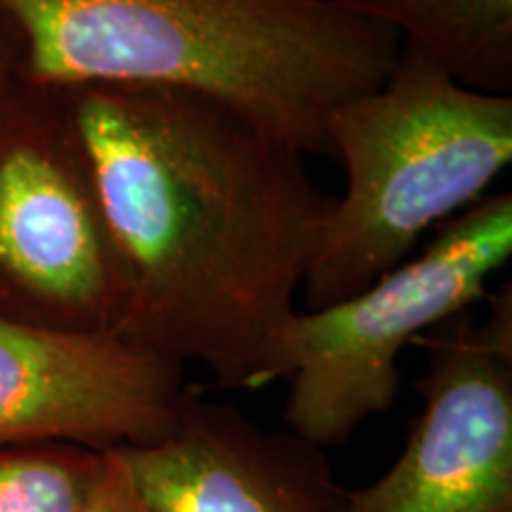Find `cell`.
<instances>
[{"label":"cell","instance_id":"6da1fadb","mask_svg":"<svg viewBox=\"0 0 512 512\" xmlns=\"http://www.w3.org/2000/svg\"><path fill=\"white\" fill-rule=\"evenodd\" d=\"M67 98L126 275L117 335L256 389L330 207L306 155L197 93L86 86Z\"/></svg>","mask_w":512,"mask_h":512},{"label":"cell","instance_id":"7a4b0ae2","mask_svg":"<svg viewBox=\"0 0 512 512\" xmlns=\"http://www.w3.org/2000/svg\"><path fill=\"white\" fill-rule=\"evenodd\" d=\"M19 79L43 88L147 86L226 102L309 155L328 121L380 86L392 31L337 0H0Z\"/></svg>","mask_w":512,"mask_h":512},{"label":"cell","instance_id":"3957f363","mask_svg":"<svg viewBox=\"0 0 512 512\" xmlns=\"http://www.w3.org/2000/svg\"><path fill=\"white\" fill-rule=\"evenodd\" d=\"M325 138L344 190L306 266V309L354 297L489 195L512 162V95L467 88L401 46L387 79L344 102Z\"/></svg>","mask_w":512,"mask_h":512},{"label":"cell","instance_id":"277c9868","mask_svg":"<svg viewBox=\"0 0 512 512\" xmlns=\"http://www.w3.org/2000/svg\"><path fill=\"white\" fill-rule=\"evenodd\" d=\"M510 254L512 195L494 192L354 297L294 311L268 344L256 389L287 380V430L320 448L344 444L392 408L403 349L486 302Z\"/></svg>","mask_w":512,"mask_h":512},{"label":"cell","instance_id":"5b68a950","mask_svg":"<svg viewBox=\"0 0 512 512\" xmlns=\"http://www.w3.org/2000/svg\"><path fill=\"white\" fill-rule=\"evenodd\" d=\"M121 266L67 91L0 81V313L76 332H114Z\"/></svg>","mask_w":512,"mask_h":512},{"label":"cell","instance_id":"8992f818","mask_svg":"<svg viewBox=\"0 0 512 512\" xmlns=\"http://www.w3.org/2000/svg\"><path fill=\"white\" fill-rule=\"evenodd\" d=\"M415 347L422 411L396 463L349 491L351 512H512V285Z\"/></svg>","mask_w":512,"mask_h":512},{"label":"cell","instance_id":"52a82bcc","mask_svg":"<svg viewBox=\"0 0 512 512\" xmlns=\"http://www.w3.org/2000/svg\"><path fill=\"white\" fill-rule=\"evenodd\" d=\"M183 366L114 332H76L0 313V444L136 448L171 430Z\"/></svg>","mask_w":512,"mask_h":512},{"label":"cell","instance_id":"ba28073f","mask_svg":"<svg viewBox=\"0 0 512 512\" xmlns=\"http://www.w3.org/2000/svg\"><path fill=\"white\" fill-rule=\"evenodd\" d=\"M121 451L152 512H351L323 448L192 389L162 439Z\"/></svg>","mask_w":512,"mask_h":512},{"label":"cell","instance_id":"9c48e42d","mask_svg":"<svg viewBox=\"0 0 512 512\" xmlns=\"http://www.w3.org/2000/svg\"><path fill=\"white\" fill-rule=\"evenodd\" d=\"M467 88L512 95V0H337Z\"/></svg>","mask_w":512,"mask_h":512},{"label":"cell","instance_id":"30bf717a","mask_svg":"<svg viewBox=\"0 0 512 512\" xmlns=\"http://www.w3.org/2000/svg\"><path fill=\"white\" fill-rule=\"evenodd\" d=\"M100 453L74 444H0V512H76Z\"/></svg>","mask_w":512,"mask_h":512},{"label":"cell","instance_id":"8fae6325","mask_svg":"<svg viewBox=\"0 0 512 512\" xmlns=\"http://www.w3.org/2000/svg\"><path fill=\"white\" fill-rule=\"evenodd\" d=\"M76 512H152L140 496L124 451H102L98 475Z\"/></svg>","mask_w":512,"mask_h":512},{"label":"cell","instance_id":"7c38bea8","mask_svg":"<svg viewBox=\"0 0 512 512\" xmlns=\"http://www.w3.org/2000/svg\"><path fill=\"white\" fill-rule=\"evenodd\" d=\"M17 55H19L17 31L12 29L8 19L0 15V81H3L5 76H10L12 69H15Z\"/></svg>","mask_w":512,"mask_h":512}]
</instances>
